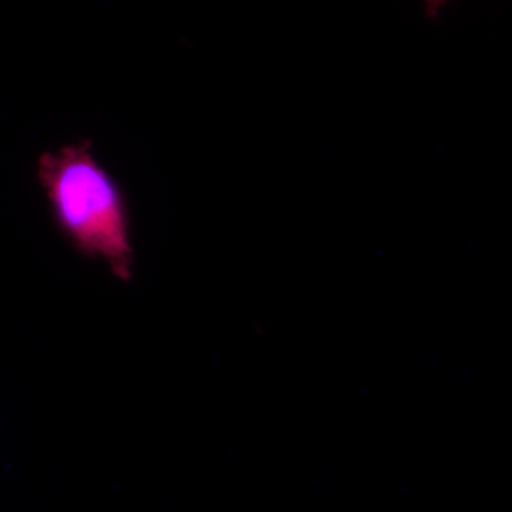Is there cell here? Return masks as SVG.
Returning a JSON list of instances; mask_svg holds the SVG:
<instances>
[{"label":"cell","mask_w":512,"mask_h":512,"mask_svg":"<svg viewBox=\"0 0 512 512\" xmlns=\"http://www.w3.org/2000/svg\"><path fill=\"white\" fill-rule=\"evenodd\" d=\"M53 220L80 254L101 259L121 281L133 276L126 192L93 154V141L67 144L37 161Z\"/></svg>","instance_id":"1"},{"label":"cell","mask_w":512,"mask_h":512,"mask_svg":"<svg viewBox=\"0 0 512 512\" xmlns=\"http://www.w3.org/2000/svg\"><path fill=\"white\" fill-rule=\"evenodd\" d=\"M447 2L448 0H427V13H429L430 16H436V13L439 12Z\"/></svg>","instance_id":"2"}]
</instances>
